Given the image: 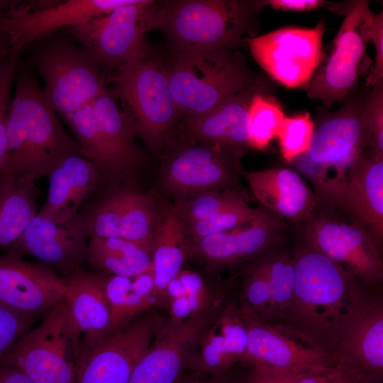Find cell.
Returning a JSON list of instances; mask_svg holds the SVG:
<instances>
[{"instance_id":"30bf717a","label":"cell","mask_w":383,"mask_h":383,"mask_svg":"<svg viewBox=\"0 0 383 383\" xmlns=\"http://www.w3.org/2000/svg\"><path fill=\"white\" fill-rule=\"evenodd\" d=\"M160 9L161 1L135 0L66 29L106 77L150 48L145 34L158 28Z\"/></svg>"},{"instance_id":"8992f818","label":"cell","mask_w":383,"mask_h":383,"mask_svg":"<svg viewBox=\"0 0 383 383\" xmlns=\"http://www.w3.org/2000/svg\"><path fill=\"white\" fill-rule=\"evenodd\" d=\"M165 64L182 118L204 114L228 97L265 82L234 48L173 52Z\"/></svg>"},{"instance_id":"ffe728a7","label":"cell","mask_w":383,"mask_h":383,"mask_svg":"<svg viewBox=\"0 0 383 383\" xmlns=\"http://www.w3.org/2000/svg\"><path fill=\"white\" fill-rule=\"evenodd\" d=\"M288 231L284 220L258 208L255 216L247 224L191 243L189 254L213 270L232 268L284 244Z\"/></svg>"},{"instance_id":"9c48e42d","label":"cell","mask_w":383,"mask_h":383,"mask_svg":"<svg viewBox=\"0 0 383 383\" xmlns=\"http://www.w3.org/2000/svg\"><path fill=\"white\" fill-rule=\"evenodd\" d=\"M79 354V337L63 299L15 342L0 364L15 367L34 383H77Z\"/></svg>"},{"instance_id":"5b68a950","label":"cell","mask_w":383,"mask_h":383,"mask_svg":"<svg viewBox=\"0 0 383 383\" xmlns=\"http://www.w3.org/2000/svg\"><path fill=\"white\" fill-rule=\"evenodd\" d=\"M264 6L263 1H164L157 29L173 52L236 49Z\"/></svg>"},{"instance_id":"6da1fadb","label":"cell","mask_w":383,"mask_h":383,"mask_svg":"<svg viewBox=\"0 0 383 383\" xmlns=\"http://www.w3.org/2000/svg\"><path fill=\"white\" fill-rule=\"evenodd\" d=\"M292 255L294 289L278 324L331 356L343 322L365 286L337 263L302 243L296 246Z\"/></svg>"},{"instance_id":"7a4b0ae2","label":"cell","mask_w":383,"mask_h":383,"mask_svg":"<svg viewBox=\"0 0 383 383\" xmlns=\"http://www.w3.org/2000/svg\"><path fill=\"white\" fill-rule=\"evenodd\" d=\"M7 122V150L0 175L35 182L65 157L82 154L49 104L31 66L21 55Z\"/></svg>"},{"instance_id":"1f68e13d","label":"cell","mask_w":383,"mask_h":383,"mask_svg":"<svg viewBox=\"0 0 383 383\" xmlns=\"http://www.w3.org/2000/svg\"><path fill=\"white\" fill-rule=\"evenodd\" d=\"M155 246L121 238L90 237L86 263L101 273L133 277L152 262Z\"/></svg>"},{"instance_id":"e0dca14e","label":"cell","mask_w":383,"mask_h":383,"mask_svg":"<svg viewBox=\"0 0 383 383\" xmlns=\"http://www.w3.org/2000/svg\"><path fill=\"white\" fill-rule=\"evenodd\" d=\"M244 265L238 301L241 312L262 322L278 324L294 292L292 255L283 245H277Z\"/></svg>"},{"instance_id":"f35d334b","label":"cell","mask_w":383,"mask_h":383,"mask_svg":"<svg viewBox=\"0 0 383 383\" xmlns=\"http://www.w3.org/2000/svg\"><path fill=\"white\" fill-rule=\"evenodd\" d=\"M364 119L369 150L383 155V79L374 85L368 99L364 101Z\"/></svg>"},{"instance_id":"7c38bea8","label":"cell","mask_w":383,"mask_h":383,"mask_svg":"<svg viewBox=\"0 0 383 383\" xmlns=\"http://www.w3.org/2000/svg\"><path fill=\"white\" fill-rule=\"evenodd\" d=\"M162 163L160 182L177 200L207 191H235L247 199L240 184L245 151L183 139Z\"/></svg>"},{"instance_id":"7dc6e473","label":"cell","mask_w":383,"mask_h":383,"mask_svg":"<svg viewBox=\"0 0 383 383\" xmlns=\"http://www.w3.org/2000/svg\"><path fill=\"white\" fill-rule=\"evenodd\" d=\"M0 383H34L26 374L10 365L0 364Z\"/></svg>"},{"instance_id":"44dd1931","label":"cell","mask_w":383,"mask_h":383,"mask_svg":"<svg viewBox=\"0 0 383 383\" xmlns=\"http://www.w3.org/2000/svg\"><path fill=\"white\" fill-rule=\"evenodd\" d=\"M88 241V228L81 213L63 223L37 213L9 251L34 257L67 278L84 268Z\"/></svg>"},{"instance_id":"8d00e7d4","label":"cell","mask_w":383,"mask_h":383,"mask_svg":"<svg viewBox=\"0 0 383 383\" xmlns=\"http://www.w3.org/2000/svg\"><path fill=\"white\" fill-rule=\"evenodd\" d=\"M314 128L315 124L309 113L285 116L277 135L285 162L292 163L308 151Z\"/></svg>"},{"instance_id":"ac0fdd59","label":"cell","mask_w":383,"mask_h":383,"mask_svg":"<svg viewBox=\"0 0 383 383\" xmlns=\"http://www.w3.org/2000/svg\"><path fill=\"white\" fill-rule=\"evenodd\" d=\"M333 361L357 370L366 381L382 382L383 301L366 287L359 292L341 326L331 354Z\"/></svg>"},{"instance_id":"484cf974","label":"cell","mask_w":383,"mask_h":383,"mask_svg":"<svg viewBox=\"0 0 383 383\" xmlns=\"http://www.w3.org/2000/svg\"><path fill=\"white\" fill-rule=\"evenodd\" d=\"M65 280L64 299L79 337L80 357L101 343L109 333L111 311L105 274L82 268Z\"/></svg>"},{"instance_id":"2e32d148","label":"cell","mask_w":383,"mask_h":383,"mask_svg":"<svg viewBox=\"0 0 383 383\" xmlns=\"http://www.w3.org/2000/svg\"><path fill=\"white\" fill-rule=\"evenodd\" d=\"M134 1L68 0L58 3L13 1L0 18V33L8 38L11 52L20 55L26 46L34 41Z\"/></svg>"},{"instance_id":"e575fe53","label":"cell","mask_w":383,"mask_h":383,"mask_svg":"<svg viewBox=\"0 0 383 383\" xmlns=\"http://www.w3.org/2000/svg\"><path fill=\"white\" fill-rule=\"evenodd\" d=\"M265 91L255 94L248 112V145L264 150L277 137L285 115L279 102Z\"/></svg>"},{"instance_id":"74e56055","label":"cell","mask_w":383,"mask_h":383,"mask_svg":"<svg viewBox=\"0 0 383 383\" xmlns=\"http://www.w3.org/2000/svg\"><path fill=\"white\" fill-rule=\"evenodd\" d=\"M258 208L254 209L245 204L240 206L225 211L213 217L187 225L192 243L205 237L227 232L250 222L255 216Z\"/></svg>"},{"instance_id":"d590c367","label":"cell","mask_w":383,"mask_h":383,"mask_svg":"<svg viewBox=\"0 0 383 383\" xmlns=\"http://www.w3.org/2000/svg\"><path fill=\"white\" fill-rule=\"evenodd\" d=\"M245 199L235 191H207L177 200L171 208L188 225L240 206L246 204Z\"/></svg>"},{"instance_id":"4316f807","label":"cell","mask_w":383,"mask_h":383,"mask_svg":"<svg viewBox=\"0 0 383 383\" xmlns=\"http://www.w3.org/2000/svg\"><path fill=\"white\" fill-rule=\"evenodd\" d=\"M268 88L266 82L260 84L228 97L204 114L182 118V139L245 150L250 101Z\"/></svg>"},{"instance_id":"603a6c76","label":"cell","mask_w":383,"mask_h":383,"mask_svg":"<svg viewBox=\"0 0 383 383\" xmlns=\"http://www.w3.org/2000/svg\"><path fill=\"white\" fill-rule=\"evenodd\" d=\"M222 306L182 323L162 324L150 347L135 367L128 383H179L191 363L198 339Z\"/></svg>"},{"instance_id":"4dcf8cb0","label":"cell","mask_w":383,"mask_h":383,"mask_svg":"<svg viewBox=\"0 0 383 383\" xmlns=\"http://www.w3.org/2000/svg\"><path fill=\"white\" fill-rule=\"evenodd\" d=\"M187 225L179 218L172 208L160 211V220L152 257L155 287L152 298L155 302H165L167 284L182 270L191 243H188Z\"/></svg>"},{"instance_id":"83f0119b","label":"cell","mask_w":383,"mask_h":383,"mask_svg":"<svg viewBox=\"0 0 383 383\" xmlns=\"http://www.w3.org/2000/svg\"><path fill=\"white\" fill-rule=\"evenodd\" d=\"M243 175L262 209L282 219L302 225L315 213V194L296 170L275 167Z\"/></svg>"},{"instance_id":"c3c4849f","label":"cell","mask_w":383,"mask_h":383,"mask_svg":"<svg viewBox=\"0 0 383 383\" xmlns=\"http://www.w3.org/2000/svg\"><path fill=\"white\" fill-rule=\"evenodd\" d=\"M8 38L0 33V65L11 54Z\"/></svg>"},{"instance_id":"681fc988","label":"cell","mask_w":383,"mask_h":383,"mask_svg":"<svg viewBox=\"0 0 383 383\" xmlns=\"http://www.w3.org/2000/svg\"><path fill=\"white\" fill-rule=\"evenodd\" d=\"M181 383H228V382L225 376H223V377H215L214 378L210 380H207V381L192 379L187 380Z\"/></svg>"},{"instance_id":"7402d4cb","label":"cell","mask_w":383,"mask_h":383,"mask_svg":"<svg viewBox=\"0 0 383 383\" xmlns=\"http://www.w3.org/2000/svg\"><path fill=\"white\" fill-rule=\"evenodd\" d=\"M65 290V278L48 265L13 251L0 255L1 304L39 317L64 299Z\"/></svg>"},{"instance_id":"f907efd6","label":"cell","mask_w":383,"mask_h":383,"mask_svg":"<svg viewBox=\"0 0 383 383\" xmlns=\"http://www.w3.org/2000/svg\"><path fill=\"white\" fill-rule=\"evenodd\" d=\"M13 1L0 0V18L4 13L11 6Z\"/></svg>"},{"instance_id":"277c9868","label":"cell","mask_w":383,"mask_h":383,"mask_svg":"<svg viewBox=\"0 0 383 383\" xmlns=\"http://www.w3.org/2000/svg\"><path fill=\"white\" fill-rule=\"evenodd\" d=\"M122 114L151 151L160 153L181 116L173 98L165 62L149 48L106 77Z\"/></svg>"},{"instance_id":"ba28073f","label":"cell","mask_w":383,"mask_h":383,"mask_svg":"<svg viewBox=\"0 0 383 383\" xmlns=\"http://www.w3.org/2000/svg\"><path fill=\"white\" fill-rule=\"evenodd\" d=\"M27 62L43 79V92L63 120L92 103L108 87L105 75L90 55L56 32L29 45Z\"/></svg>"},{"instance_id":"3957f363","label":"cell","mask_w":383,"mask_h":383,"mask_svg":"<svg viewBox=\"0 0 383 383\" xmlns=\"http://www.w3.org/2000/svg\"><path fill=\"white\" fill-rule=\"evenodd\" d=\"M367 150L363 101L348 100L315 126L308 151L292 163L312 184L316 211H338L348 181Z\"/></svg>"},{"instance_id":"d4e9b609","label":"cell","mask_w":383,"mask_h":383,"mask_svg":"<svg viewBox=\"0 0 383 383\" xmlns=\"http://www.w3.org/2000/svg\"><path fill=\"white\" fill-rule=\"evenodd\" d=\"M48 177V195L37 213L55 223L76 216L84 203L105 183L98 167L79 153L62 158Z\"/></svg>"},{"instance_id":"bcb514c9","label":"cell","mask_w":383,"mask_h":383,"mask_svg":"<svg viewBox=\"0 0 383 383\" xmlns=\"http://www.w3.org/2000/svg\"><path fill=\"white\" fill-rule=\"evenodd\" d=\"M263 3L274 9L290 11H307L331 4L323 0H268Z\"/></svg>"},{"instance_id":"60d3db41","label":"cell","mask_w":383,"mask_h":383,"mask_svg":"<svg viewBox=\"0 0 383 383\" xmlns=\"http://www.w3.org/2000/svg\"><path fill=\"white\" fill-rule=\"evenodd\" d=\"M177 276L184 286L185 296L189 302L192 317L198 316L223 305L221 302H216L203 277L197 272L181 270Z\"/></svg>"},{"instance_id":"f6af8a7d","label":"cell","mask_w":383,"mask_h":383,"mask_svg":"<svg viewBox=\"0 0 383 383\" xmlns=\"http://www.w3.org/2000/svg\"><path fill=\"white\" fill-rule=\"evenodd\" d=\"M375 49L374 65L366 79V86H374L383 79V13L375 14L371 29L370 41Z\"/></svg>"},{"instance_id":"ab89813d","label":"cell","mask_w":383,"mask_h":383,"mask_svg":"<svg viewBox=\"0 0 383 383\" xmlns=\"http://www.w3.org/2000/svg\"><path fill=\"white\" fill-rule=\"evenodd\" d=\"M21 55L11 53L0 65V172L7 150V122L18 60Z\"/></svg>"},{"instance_id":"d6986e66","label":"cell","mask_w":383,"mask_h":383,"mask_svg":"<svg viewBox=\"0 0 383 383\" xmlns=\"http://www.w3.org/2000/svg\"><path fill=\"white\" fill-rule=\"evenodd\" d=\"M162 324L160 318L148 313L108 335L79 357L77 383H128Z\"/></svg>"},{"instance_id":"5bb4252c","label":"cell","mask_w":383,"mask_h":383,"mask_svg":"<svg viewBox=\"0 0 383 383\" xmlns=\"http://www.w3.org/2000/svg\"><path fill=\"white\" fill-rule=\"evenodd\" d=\"M347 218L337 211L314 213L302 224V243L337 263L365 287H374L383 278L380 246L362 226Z\"/></svg>"},{"instance_id":"9a60e30c","label":"cell","mask_w":383,"mask_h":383,"mask_svg":"<svg viewBox=\"0 0 383 383\" xmlns=\"http://www.w3.org/2000/svg\"><path fill=\"white\" fill-rule=\"evenodd\" d=\"M325 23L286 26L246 38L251 55L269 76L289 89L308 87L323 58Z\"/></svg>"},{"instance_id":"7bdbcfd3","label":"cell","mask_w":383,"mask_h":383,"mask_svg":"<svg viewBox=\"0 0 383 383\" xmlns=\"http://www.w3.org/2000/svg\"><path fill=\"white\" fill-rule=\"evenodd\" d=\"M37 318L0 304V357L23 334L30 329Z\"/></svg>"},{"instance_id":"4fadbf2b","label":"cell","mask_w":383,"mask_h":383,"mask_svg":"<svg viewBox=\"0 0 383 383\" xmlns=\"http://www.w3.org/2000/svg\"><path fill=\"white\" fill-rule=\"evenodd\" d=\"M126 180L104 184L82 206L89 238L116 237L155 247L160 211L150 195Z\"/></svg>"},{"instance_id":"8fae6325","label":"cell","mask_w":383,"mask_h":383,"mask_svg":"<svg viewBox=\"0 0 383 383\" xmlns=\"http://www.w3.org/2000/svg\"><path fill=\"white\" fill-rule=\"evenodd\" d=\"M345 14L331 55L306 87L309 97L330 107L345 99L371 63L366 55L374 15L365 0L352 1L333 8Z\"/></svg>"},{"instance_id":"f546056e","label":"cell","mask_w":383,"mask_h":383,"mask_svg":"<svg viewBox=\"0 0 383 383\" xmlns=\"http://www.w3.org/2000/svg\"><path fill=\"white\" fill-rule=\"evenodd\" d=\"M338 211L359 223L382 246L383 155L366 150L348 181Z\"/></svg>"},{"instance_id":"d6a6232c","label":"cell","mask_w":383,"mask_h":383,"mask_svg":"<svg viewBox=\"0 0 383 383\" xmlns=\"http://www.w3.org/2000/svg\"><path fill=\"white\" fill-rule=\"evenodd\" d=\"M37 193L32 179L0 175V249H10L37 214Z\"/></svg>"},{"instance_id":"b9f144b4","label":"cell","mask_w":383,"mask_h":383,"mask_svg":"<svg viewBox=\"0 0 383 383\" xmlns=\"http://www.w3.org/2000/svg\"><path fill=\"white\" fill-rule=\"evenodd\" d=\"M297 383H370L355 369L333 361L301 372Z\"/></svg>"},{"instance_id":"cb8c5ba5","label":"cell","mask_w":383,"mask_h":383,"mask_svg":"<svg viewBox=\"0 0 383 383\" xmlns=\"http://www.w3.org/2000/svg\"><path fill=\"white\" fill-rule=\"evenodd\" d=\"M243 315L248 333L244 362L302 372L332 361L330 355L281 325Z\"/></svg>"},{"instance_id":"52a82bcc","label":"cell","mask_w":383,"mask_h":383,"mask_svg":"<svg viewBox=\"0 0 383 383\" xmlns=\"http://www.w3.org/2000/svg\"><path fill=\"white\" fill-rule=\"evenodd\" d=\"M83 155L106 182L130 179L145 157L109 87L92 102L64 119Z\"/></svg>"},{"instance_id":"f1b7e54d","label":"cell","mask_w":383,"mask_h":383,"mask_svg":"<svg viewBox=\"0 0 383 383\" xmlns=\"http://www.w3.org/2000/svg\"><path fill=\"white\" fill-rule=\"evenodd\" d=\"M247 343L243 315L238 303L230 301L201 333L191 365L200 372L225 376L233 364L244 362Z\"/></svg>"},{"instance_id":"836d02e7","label":"cell","mask_w":383,"mask_h":383,"mask_svg":"<svg viewBox=\"0 0 383 383\" xmlns=\"http://www.w3.org/2000/svg\"><path fill=\"white\" fill-rule=\"evenodd\" d=\"M105 289L111 311L108 335L128 325L154 303L138 292L132 277L105 275Z\"/></svg>"},{"instance_id":"ee69618b","label":"cell","mask_w":383,"mask_h":383,"mask_svg":"<svg viewBox=\"0 0 383 383\" xmlns=\"http://www.w3.org/2000/svg\"><path fill=\"white\" fill-rule=\"evenodd\" d=\"M251 370L242 383H297L301 372L250 365Z\"/></svg>"}]
</instances>
